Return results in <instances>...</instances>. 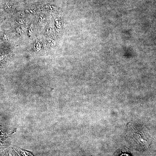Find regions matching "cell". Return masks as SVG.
<instances>
[{
    "mask_svg": "<svg viewBox=\"0 0 156 156\" xmlns=\"http://www.w3.org/2000/svg\"><path fill=\"white\" fill-rule=\"evenodd\" d=\"M126 138L129 144L139 151L147 149L151 142V135L144 126L129 123L125 129Z\"/></svg>",
    "mask_w": 156,
    "mask_h": 156,
    "instance_id": "1",
    "label": "cell"
},
{
    "mask_svg": "<svg viewBox=\"0 0 156 156\" xmlns=\"http://www.w3.org/2000/svg\"><path fill=\"white\" fill-rule=\"evenodd\" d=\"M3 15V14L0 12V24L4 19V17Z\"/></svg>",
    "mask_w": 156,
    "mask_h": 156,
    "instance_id": "2",
    "label": "cell"
}]
</instances>
